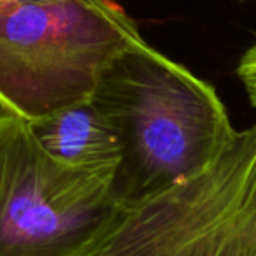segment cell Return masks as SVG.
<instances>
[{"label":"cell","instance_id":"cell-1","mask_svg":"<svg viewBox=\"0 0 256 256\" xmlns=\"http://www.w3.org/2000/svg\"><path fill=\"white\" fill-rule=\"evenodd\" d=\"M92 100L121 140L112 182L120 204L193 178L237 132L214 86L144 39L107 67Z\"/></svg>","mask_w":256,"mask_h":256},{"label":"cell","instance_id":"cell-2","mask_svg":"<svg viewBox=\"0 0 256 256\" xmlns=\"http://www.w3.org/2000/svg\"><path fill=\"white\" fill-rule=\"evenodd\" d=\"M139 39L112 0L0 6V109L30 121L92 98L107 67Z\"/></svg>","mask_w":256,"mask_h":256},{"label":"cell","instance_id":"cell-3","mask_svg":"<svg viewBox=\"0 0 256 256\" xmlns=\"http://www.w3.org/2000/svg\"><path fill=\"white\" fill-rule=\"evenodd\" d=\"M112 182L58 162L28 120L0 109V256H72L121 206Z\"/></svg>","mask_w":256,"mask_h":256},{"label":"cell","instance_id":"cell-4","mask_svg":"<svg viewBox=\"0 0 256 256\" xmlns=\"http://www.w3.org/2000/svg\"><path fill=\"white\" fill-rule=\"evenodd\" d=\"M34 136L58 162L93 172H112L121 160L116 126L92 98L28 121Z\"/></svg>","mask_w":256,"mask_h":256},{"label":"cell","instance_id":"cell-5","mask_svg":"<svg viewBox=\"0 0 256 256\" xmlns=\"http://www.w3.org/2000/svg\"><path fill=\"white\" fill-rule=\"evenodd\" d=\"M237 76L246 90L249 102L256 107V42L246 50L237 65Z\"/></svg>","mask_w":256,"mask_h":256},{"label":"cell","instance_id":"cell-6","mask_svg":"<svg viewBox=\"0 0 256 256\" xmlns=\"http://www.w3.org/2000/svg\"><path fill=\"white\" fill-rule=\"evenodd\" d=\"M23 2H37V0H0V6H4V4H23Z\"/></svg>","mask_w":256,"mask_h":256}]
</instances>
